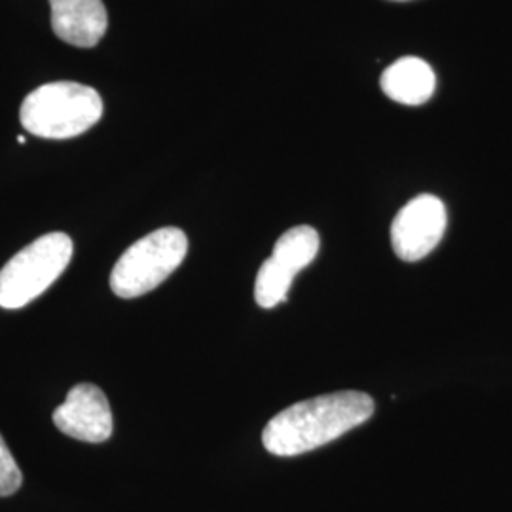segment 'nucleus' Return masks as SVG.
<instances>
[{
  "instance_id": "1",
  "label": "nucleus",
  "mask_w": 512,
  "mask_h": 512,
  "mask_svg": "<svg viewBox=\"0 0 512 512\" xmlns=\"http://www.w3.org/2000/svg\"><path fill=\"white\" fill-rule=\"evenodd\" d=\"M374 401L361 391H338L293 404L279 412L262 433L264 448L279 456L293 458L317 450L370 420Z\"/></svg>"
},
{
  "instance_id": "3",
  "label": "nucleus",
  "mask_w": 512,
  "mask_h": 512,
  "mask_svg": "<svg viewBox=\"0 0 512 512\" xmlns=\"http://www.w3.org/2000/svg\"><path fill=\"white\" fill-rule=\"evenodd\" d=\"M73 239L52 232L35 239L0 270V308L19 310L48 291L73 258Z\"/></svg>"
},
{
  "instance_id": "4",
  "label": "nucleus",
  "mask_w": 512,
  "mask_h": 512,
  "mask_svg": "<svg viewBox=\"0 0 512 512\" xmlns=\"http://www.w3.org/2000/svg\"><path fill=\"white\" fill-rule=\"evenodd\" d=\"M188 253L183 230L167 226L135 241L112 268L110 289L120 298H139L160 287Z\"/></svg>"
},
{
  "instance_id": "6",
  "label": "nucleus",
  "mask_w": 512,
  "mask_h": 512,
  "mask_svg": "<svg viewBox=\"0 0 512 512\" xmlns=\"http://www.w3.org/2000/svg\"><path fill=\"white\" fill-rule=\"evenodd\" d=\"M54 423L67 437L92 444L109 440L114 427L109 399L93 384L74 385L65 403L55 408Z\"/></svg>"
},
{
  "instance_id": "8",
  "label": "nucleus",
  "mask_w": 512,
  "mask_h": 512,
  "mask_svg": "<svg viewBox=\"0 0 512 512\" xmlns=\"http://www.w3.org/2000/svg\"><path fill=\"white\" fill-rule=\"evenodd\" d=\"M380 86L391 101L418 107L433 97L437 90V76L427 61L406 55L385 69Z\"/></svg>"
},
{
  "instance_id": "12",
  "label": "nucleus",
  "mask_w": 512,
  "mask_h": 512,
  "mask_svg": "<svg viewBox=\"0 0 512 512\" xmlns=\"http://www.w3.org/2000/svg\"><path fill=\"white\" fill-rule=\"evenodd\" d=\"M25 141H27V139H25V137H23V135H19V137H18L19 145H25Z\"/></svg>"
},
{
  "instance_id": "13",
  "label": "nucleus",
  "mask_w": 512,
  "mask_h": 512,
  "mask_svg": "<svg viewBox=\"0 0 512 512\" xmlns=\"http://www.w3.org/2000/svg\"><path fill=\"white\" fill-rule=\"evenodd\" d=\"M395 2H406V0H395Z\"/></svg>"
},
{
  "instance_id": "2",
  "label": "nucleus",
  "mask_w": 512,
  "mask_h": 512,
  "mask_svg": "<svg viewBox=\"0 0 512 512\" xmlns=\"http://www.w3.org/2000/svg\"><path fill=\"white\" fill-rule=\"evenodd\" d=\"M103 99L78 82H52L23 99L19 120L25 131L42 139H73L103 116Z\"/></svg>"
},
{
  "instance_id": "7",
  "label": "nucleus",
  "mask_w": 512,
  "mask_h": 512,
  "mask_svg": "<svg viewBox=\"0 0 512 512\" xmlns=\"http://www.w3.org/2000/svg\"><path fill=\"white\" fill-rule=\"evenodd\" d=\"M52 29L76 48H93L107 35L109 14L103 0H50Z\"/></svg>"
},
{
  "instance_id": "11",
  "label": "nucleus",
  "mask_w": 512,
  "mask_h": 512,
  "mask_svg": "<svg viewBox=\"0 0 512 512\" xmlns=\"http://www.w3.org/2000/svg\"><path fill=\"white\" fill-rule=\"evenodd\" d=\"M21 482H23L21 469L0 435V497L16 494L21 488Z\"/></svg>"
},
{
  "instance_id": "5",
  "label": "nucleus",
  "mask_w": 512,
  "mask_h": 512,
  "mask_svg": "<svg viewBox=\"0 0 512 512\" xmlns=\"http://www.w3.org/2000/svg\"><path fill=\"white\" fill-rule=\"evenodd\" d=\"M448 213L433 194H421L404 205L391 224V245L404 262H418L433 253L444 238Z\"/></svg>"
},
{
  "instance_id": "9",
  "label": "nucleus",
  "mask_w": 512,
  "mask_h": 512,
  "mask_svg": "<svg viewBox=\"0 0 512 512\" xmlns=\"http://www.w3.org/2000/svg\"><path fill=\"white\" fill-rule=\"evenodd\" d=\"M321 239L311 226H294L275 241L274 258L277 264L287 268L294 275L308 268L319 253Z\"/></svg>"
},
{
  "instance_id": "10",
  "label": "nucleus",
  "mask_w": 512,
  "mask_h": 512,
  "mask_svg": "<svg viewBox=\"0 0 512 512\" xmlns=\"http://www.w3.org/2000/svg\"><path fill=\"white\" fill-rule=\"evenodd\" d=\"M296 275L277 264L274 258L270 256L264 260L260 266L255 281V300L256 304L264 310H272L275 306L283 304L289 296V291L293 287V281Z\"/></svg>"
}]
</instances>
